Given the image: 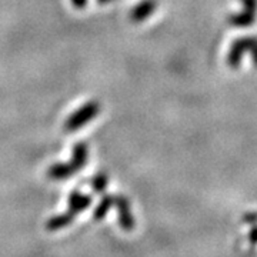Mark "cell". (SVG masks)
I'll return each mask as SVG.
<instances>
[{
  "label": "cell",
  "instance_id": "6da1fadb",
  "mask_svg": "<svg viewBox=\"0 0 257 257\" xmlns=\"http://www.w3.org/2000/svg\"><path fill=\"white\" fill-rule=\"evenodd\" d=\"M244 56H248L253 66L257 67V37L246 36L236 39L230 45L226 62L231 69H239L243 63Z\"/></svg>",
  "mask_w": 257,
  "mask_h": 257
},
{
  "label": "cell",
  "instance_id": "7a4b0ae2",
  "mask_svg": "<svg viewBox=\"0 0 257 257\" xmlns=\"http://www.w3.org/2000/svg\"><path fill=\"white\" fill-rule=\"evenodd\" d=\"M100 103L99 101L90 100L84 103L82 107H79L77 110L73 111L67 120L64 121V130L67 133H74L83 126H86L87 123H90L94 117H97L100 114Z\"/></svg>",
  "mask_w": 257,
  "mask_h": 257
},
{
  "label": "cell",
  "instance_id": "3957f363",
  "mask_svg": "<svg viewBox=\"0 0 257 257\" xmlns=\"http://www.w3.org/2000/svg\"><path fill=\"white\" fill-rule=\"evenodd\" d=\"M239 2L240 10L229 15L227 23L231 28H250L257 20V0H239Z\"/></svg>",
  "mask_w": 257,
  "mask_h": 257
},
{
  "label": "cell",
  "instance_id": "277c9868",
  "mask_svg": "<svg viewBox=\"0 0 257 257\" xmlns=\"http://www.w3.org/2000/svg\"><path fill=\"white\" fill-rule=\"evenodd\" d=\"M159 9V0H140L138 5L130 10L128 19L133 23L146 22L152 15H155Z\"/></svg>",
  "mask_w": 257,
  "mask_h": 257
},
{
  "label": "cell",
  "instance_id": "5b68a950",
  "mask_svg": "<svg viewBox=\"0 0 257 257\" xmlns=\"http://www.w3.org/2000/svg\"><path fill=\"white\" fill-rule=\"evenodd\" d=\"M74 173H77V170L74 169V166L69 162V163H55L49 167L47 170V177L50 180H56V182H60V180H67L70 179Z\"/></svg>",
  "mask_w": 257,
  "mask_h": 257
},
{
  "label": "cell",
  "instance_id": "8992f818",
  "mask_svg": "<svg viewBox=\"0 0 257 257\" xmlns=\"http://www.w3.org/2000/svg\"><path fill=\"white\" fill-rule=\"evenodd\" d=\"M89 162V146L84 142H77L72 149V159L70 163L74 166L77 172H80Z\"/></svg>",
  "mask_w": 257,
  "mask_h": 257
},
{
  "label": "cell",
  "instance_id": "52a82bcc",
  "mask_svg": "<svg viewBox=\"0 0 257 257\" xmlns=\"http://www.w3.org/2000/svg\"><path fill=\"white\" fill-rule=\"evenodd\" d=\"M90 203H92V197L90 196L74 190L69 196V211L77 214V213H80L84 209H87L90 206Z\"/></svg>",
  "mask_w": 257,
  "mask_h": 257
},
{
  "label": "cell",
  "instance_id": "ba28073f",
  "mask_svg": "<svg viewBox=\"0 0 257 257\" xmlns=\"http://www.w3.org/2000/svg\"><path fill=\"white\" fill-rule=\"evenodd\" d=\"M74 213L67 210V213H63V214H59V216H55L53 219H50V220L47 221L46 224V229L47 230H59V229H63L66 226H69L72 220L74 219Z\"/></svg>",
  "mask_w": 257,
  "mask_h": 257
},
{
  "label": "cell",
  "instance_id": "9c48e42d",
  "mask_svg": "<svg viewBox=\"0 0 257 257\" xmlns=\"http://www.w3.org/2000/svg\"><path fill=\"white\" fill-rule=\"evenodd\" d=\"M109 183V179H107V175L106 173H97V175H94V177L92 179V189L96 193H101L104 189H106V186Z\"/></svg>",
  "mask_w": 257,
  "mask_h": 257
},
{
  "label": "cell",
  "instance_id": "30bf717a",
  "mask_svg": "<svg viewBox=\"0 0 257 257\" xmlns=\"http://www.w3.org/2000/svg\"><path fill=\"white\" fill-rule=\"evenodd\" d=\"M113 199L114 197H111V196H106V197H103V200L100 202V204L96 207V211H94V217L96 219H101L109 209L111 207V204H113Z\"/></svg>",
  "mask_w": 257,
  "mask_h": 257
},
{
  "label": "cell",
  "instance_id": "8fae6325",
  "mask_svg": "<svg viewBox=\"0 0 257 257\" xmlns=\"http://www.w3.org/2000/svg\"><path fill=\"white\" fill-rule=\"evenodd\" d=\"M117 204H119L120 216H121V224L124 227H128L130 224V216H128V203L124 197H117Z\"/></svg>",
  "mask_w": 257,
  "mask_h": 257
},
{
  "label": "cell",
  "instance_id": "7c38bea8",
  "mask_svg": "<svg viewBox=\"0 0 257 257\" xmlns=\"http://www.w3.org/2000/svg\"><path fill=\"white\" fill-rule=\"evenodd\" d=\"M70 2H72L73 8H76V9L79 10L86 9V6H87V3H89V0H70Z\"/></svg>",
  "mask_w": 257,
  "mask_h": 257
},
{
  "label": "cell",
  "instance_id": "4fadbf2b",
  "mask_svg": "<svg viewBox=\"0 0 257 257\" xmlns=\"http://www.w3.org/2000/svg\"><path fill=\"white\" fill-rule=\"evenodd\" d=\"M111 2H114V0H97L99 5H107V3H111Z\"/></svg>",
  "mask_w": 257,
  "mask_h": 257
}]
</instances>
